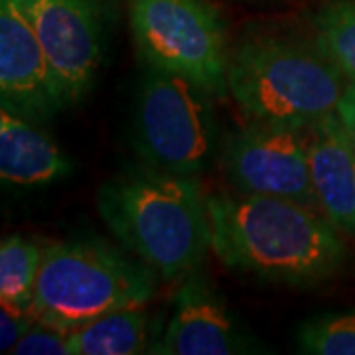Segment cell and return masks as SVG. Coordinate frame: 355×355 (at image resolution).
I'll list each match as a JSON object with an SVG mask.
<instances>
[{
  "label": "cell",
  "instance_id": "6da1fadb",
  "mask_svg": "<svg viewBox=\"0 0 355 355\" xmlns=\"http://www.w3.org/2000/svg\"><path fill=\"white\" fill-rule=\"evenodd\" d=\"M207 211L211 251L235 272L291 286H316L349 265L343 233L316 207L235 191L209 196Z\"/></svg>",
  "mask_w": 355,
  "mask_h": 355
},
{
  "label": "cell",
  "instance_id": "7a4b0ae2",
  "mask_svg": "<svg viewBox=\"0 0 355 355\" xmlns=\"http://www.w3.org/2000/svg\"><path fill=\"white\" fill-rule=\"evenodd\" d=\"M97 211L128 253L164 282L186 279L211 249L207 198L198 176L148 164L127 168L99 188Z\"/></svg>",
  "mask_w": 355,
  "mask_h": 355
},
{
  "label": "cell",
  "instance_id": "3957f363",
  "mask_svg": "<svg viewBox=\"0 0 355 355\" xmlns=\"http://www.w3.org/2000/svg\"><path fill=\"white\" fill-rule=\"evenodd\" d=\"M345 87L316 44L253 36L229 53L227 93L251 121L304 128L338 113Z\"/></svg>",
  "mask_w": 355,
  "mask_h": 355
},
{
  "label": "cell",
  "instance_id": "277c9868",
  "mask_svg": "<svg viewBox=\"0 0 355 355\" xmlns=\"http://www.w3.org/2000/svg\"><path fill=\"white\" fill-rule=\"evenodd\" d=\"M156 275L140 259L93 239L58 241L44 249L30 314L36 322L71 331L125 306H146Z\"/></svg>",
  "mask_w": 355,
  "mask_h": 355
},
{
  "label": "cell",
  "instance_id": "5b68a950",
  "mask_svg": "<svg viewBox=\"0 0 355 355\" xmlns=\"http://www.w3.org/2000/svg\"><path fill=\"white\" fill-rule=\"evenodd\" d=\"M209 95L188 77L148 65L132 119L140 162L180 176H200L217 142Z\"/></svg>",
  "mask_w": 355,
  "mask_h": 355
},
{
  "label": "cell",
  "instance_id": "8992f818",
  "mask_svg": "<svg viewBox=\"0 0 355 355\" xmlns=\"http://www.w3.org/2000/svg\"><path fill=\"white\" fill-rule=\"evenodd\" d=\"M128 16L146 64L188 77L217 97L227 93L231 51L207 0H130Z\"/></svg>",
  "mask_w": 355,
  "mask_h": 355
},
{
  "label": "cell",
  "instance_id": "52a82bcc",
  "mask_svg": "<svg viewBox=\"0 0 355 355\" xmlns=\"http://www.w3.org/2000/svg\"><path fill=\"white\" fill-rule=\"evenodd\" d=\"M221 166L239 193L282 198L320 209L310 174L306 128L253 121L225 142Z\"/></svg>",
  "mask_w": 355,
  "mask_h": 355
},
{
  "label": "cell",
  "instance_id": "ba28073f",
  "mask_svg": "<svg viewBox=\"0 0 355 355\" xmlns=\"http://www.w3.org/2000/svg\"><path fill=\"white\" fill-rule=\"evenodd\" d=\"M62 103L87 95L101 62L93 0H28Z\"/></svg>",
  "mask_w": 355,
  "mask_h": 355
},
{
  "label": "cell",
  "instance_id": "9c48e42d",
  "mask_svg": "<svg viewBox=\"0 0 355 355\" xmlns=\"http://www.w3.org/2000/svg\"><path fill=\"white\" fill-rule=\"evenodd\" d=\"M2 105L40 119L62 105L28 0H0Z\"/></svg>",
  "mask_w": 355,
  "mask_h": 355
},
{
  "label": "cell",
  "instance_id": "30bf717a",
  "mask_svg": "<svg viewBox=\"0 0 355 355\" xmlns=\"http://www.w3.org/2000/svg\"><path fill=\"white\" fill-rule=\"evenodd\" d=\"M148 352L162 355H233L259 352L237 326L227 304L193 270L182 279L160 342Z\"/></svg>",
  "mask_w": 355,
  "mask_h": 355
},
{
  "label": "cell",
  "instance_id": "8fae6325",
  "mask_svg": "<svg viewBox=\"0 0 355 355\" xmlns=\"http://www.w3.org/2000/svg\"><path fill=\"white\" fill-rule=\"evenodd\" d=\"M306 128L318 207L343 235L355 239V146L338 113Z\"/></svg>",
  "mask_w": 355,
  "mask_h": 355
},
{
  "label": "cell",
  "instance_id": "7c38bea8",
  "mask_svg": "<svg viewBox=\"0 0 355 355\" xmlns=\"http://www.w3.org/2000/svg\"><path fill=\"white\" fill-rule=\"evenodd\" d=\"M69 158L24 114L2 105L0 111V178L4 184L30 188L69 176Z\"/></svg>",
  "mask_w": 355,
  "mask_h": 355
},
{
  "label": "cell",
  "instance_id": "4fadbf2b",
  "mask_svg": "<svg viewBox=\"0 0 355 355\" xmlns=\"http://www.w3.org/2000/svg\"><path fill=\"white\" fill-rule=\"evenodd\" d=\"M148 316L142 304L93 318L67 334L69 355H135L148 352Z\"/></svg>",
  "mask_w": 355,
  "mask_h": 355
},
{
  "label": "cell",
  "instance_id": "5bb4252c",
  "mask_svg": "<svg viewBox=\"0 0 355 355\" xmlns=\"http://www.w3.org/2000/svg\"><path fill=\"white\" fill-rule=\"evenodd\" d=\"M44 249L38 241L12 235L0 245V300L4 308L30 314Z\"/></svg>",
  "mask_w": 355,
  "mask_h": 355
},
{
  "label": "cell",
  "instance_id": "9a60e30c",
  "mask_svg": "<svg viewBox=\"0 0 355 355\" xmlns=\"http://www.w3.org/2000/svg\"><path fill=\"white\" fill-rule=\"evenodd\" d=\"M314 44L355 85V0H331L312 18Z\"/></svg>",
  "mask_w": 355,
  "mask_h": 355
},
{
  "label": "cell",
  "instance_id": "2e32d148",
  "mask_svg": "<svg viewBox=\"0 0 355 355\" xmlns=\"http://www.w3.org/2000/svg\"><path fill=\"white\" fill-rule=\"evenodd\" d=\"M298 345L304 354L355 355V310L306 320L298 330Z\"/></svg>",
  "mask_w": 355,
  "mask_h": 355
},
{
  "label": "cell",
  "instance_id": "e0dca14e",
  "mask_svg": "<svg viewBox=\"0 0 355 355\" xmlns=\"http://www.w3.org/2000/svg\"><path fill=\"white\" fill-rule=\"evenodd\" d=\"M67 334L53 326L34 322V326L26 331L22 340L14 345L10 354L16 355H69Z\"/></svg>",
  "mask_w": 355,
  "mask_h": 355
},
{
  "label": "cell",
  "instance_id": "ac0fdd59",
  "mask_svg": "<svg viewBox=\"0 0 355 355\" xmlns=\"http://www.w3.org/2000/svg\"><path fill=\"white\" fill-rule=\"evenodd\" d=\"M34 316L26 314V312H16L10 308L2 306V314H0V349L2 354H10L14 345L22 340L26 331L34 326Z\"/></svg>",
  "mask_w": 355,
  "mask_h": 355
},
{
  "label": "cell",
  "instance_id": "d6986e66",
  "mask_svg": "<svg viewBox=\"0 0 355 355\" xmlns=\"http://www.w3.org/2000/svg\"><path fill=\"white\" fill-rule=\"evenodd\" d=\"M338 116L342 121L343 128L347 130L349 139L355 146V85L347 83L345 93H343L342 101L338 105Z\"/></svg>",
  "mask_w": 355,
  "mask_h": 355
}]
</instances>
